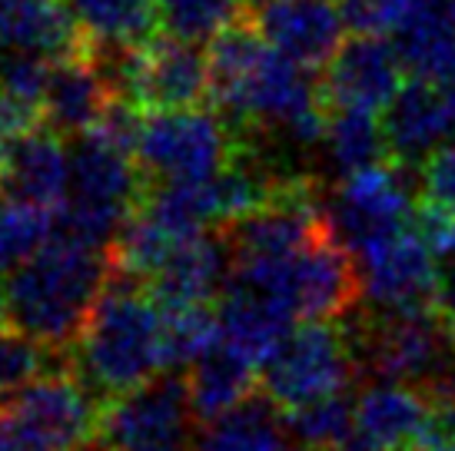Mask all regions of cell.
<instances>
[{
    "mask_svg": "<svg viewBox=\"0 0 455 451\" xmlns=\"http://www.w3.org/2000/svg\"><path fill=\"white\" fill-rule=\"evenodd\" d=\"M87 51H140L164 34L156 0H64Z\"/></svg>",
    "mask_w": 455,
    "mask_h": 451,
    "instance_id": "7402d4cb",
    "label": "cell"
},
{
    "mask_svg": "<svg viewBox=\"0 0 455 451\" xmlns=\"http://www.w3.org/2000/svg\"><path fill=\"white\" fill-rule=\"evenodd\" d=\"M439 309L445 313L449 326L455 332V265L443 276V286H439Z\"/></svg>",
    "mask_w": 455,
    "mask_h": 451,
    "instance_id": "d590c367",
    "label": "cell"
},
{
    "mask_svg": "<svg viewBox=\"0 0 455 451\" xmlns=\"http://www.w3.org/2000/svg\"><path fill=\"white\" fill-rule=\"evenodd\" d=\"M286 422L296 445L309 451L339 448L355 439V399L349 392H336L299 408H286Z\"/></svg>",
    "mask_w": 455,
    "mask_h": 451,
    "instance_id": "83f0119b",
    "label": "cell"
},
{
    "mask_svg": "<svg viewBox=\"0 0 455 451\" xmlns=\"http://www.w3.org/2000/svg\"><path fill=\"white\" fill-rule=\"evenodd\" d=\"M233 4H236V7H240V13H243V7H246V0H233Z\"/></svg>",
    "mask_w": 455,
    "mask_h": 451,
    "instance_id": "b9f144b4",
    "label": "cell"
},
{
    "mask_svg": "<svg viewBox=\"0 0 455 451\" xmlns=\"http://www.w3.org/2000/svg\"><path fill=\"white\" fill-rule=\"evenodd\" d=\"M213 110L240 139L276 133L292 146L326 143L329 103L323 83L299 60L276 51L240 13L210 40Z\"/></svg>",
    "mask_w": 455,
    "mask_h": 451,
    "instance_id": "6da1fadb",
    "label": "cell"
},
{
    "mask_svg": "<svg viewBox=\"0 0 455 451\" xmlns=\"http://www.w3.org/2000/svg\"><path fill=\"white\" fill-rule=\"evenodd\" d=\"M419 186L432 202H443L449 210H455V139L443 143L439 150H432L426 160H422V170H419Z\"/></svg>",
    "mask_w": 455,
    "mask_h": 451,
    "instance_id": "e575fe53",
    "label": "cell"
},
{
    "mask_svg": "<svg viewBox=\"0 0 455 451\" xmlns=\"http://www.w3.org/2000/svg\"><path fill=\"white\" fill-rule=\"evenodd\" d=\"M240 146V137L210 107L147 110L137 139V166L147 183L210 179Z\"/></svg>",
    "mask_w": 455,
    "mask_h": 451,
    "instance_id": "8992f818",
    "label": "cell"
},
{
    "mask_svg": "<svg viewBox=\"0 0 455 451\" xmlns=\"http://www.w3.org/2000/svg\"><path fill=\"white\" fill-rule=\"evenodd\" d=\"M233 273V256L220 229H203L180 242L166 265L150 279V292L160 305L213 302Z\"/></svg>",
    "mask_w": 455,
    "mask_h": 451,
    "instance_id": "ffe728a7",
    "label": "cell"
},
{
    "mask_svg": "<svg viewBox=\"0 0 455 451\" xmlns=\"http://www.w3.org/2000/svg\"><path fill=\"white\" fill-rule=\"evenodd\" d=\"M164 34L190 44H210L223 27L240 17L233 0H156Z\"/></svg>",
    "mask_w": 455,
    "mask_h": 451,
    "instance_id": "4dcf8cb0",
    "label": "cell"
},
{
    "mask_svg": "<svg viewBox=\"0 0 455 451\" xmlns=\"http://www.w3.org/2000/svg\"><path fill=\"white\" fill-rule=\"evenodd\" d=\"M405 67L395 44L382 34H355L342 40L332 60L323 67V93L329 107L382 110L403 87Z\"/></svg>",
    "mask_w": 455,
    "mask_h": 451,
    "instance_id": "5bb4252c",
    "label": "cell"
},
{
    "mask_svg": "<svg viewBox=\"0 0 455 451\" xmlns=\"http://www.w3.org/2000/svg\"><path fill=\"white\" fill-rule=\"evenodd\" d=\"M286 408L276 405L263 389L253 392L236 408L203 425L193 451H296Z\"/></svg>",
    "mask_w": 455,
    "mask_h": 451,
    "instance_id": "603a6c76",
    "label": "cell"
},
{
    "mask_svg": "<svg viewBox=\"0 0 455 451\" xmlns=\"http://www.w3.org/2000/svg\"><path fill=\"white\" fill-rule=\"evenodd\" d=\"M51 67H53V57H47V53L4 47L0 51V90L11 93V97H20V100L44 107Z\"/></svg>",
    "mask_w": 455,
    "mask_h": 451,
    "instance_id": "1f68e13d",
    "label": "cell"
},
{
    "mask_svg": "<svg viewBox=\"0 0 455 451\" xmlns=\"http://www.w3.org/2000/svg\"><path fill=\"white\" fill-rule=\"evenodd\" d=\"M429 242L409 226L382 249L359 263L363 292L376 309H416L439 302V269Z\"/></svg>",
    "mask_w": 455,
    "mask_h": 451,
    "instance_id": "9a60e30c",
    "label": "cell"
},
{
    "mask_svg": "<svg viewBox=\"0 0 455 451\" xmlns=\"http://www.w3.org/2000/svg\"><path fill=\"white\" fill-rule=\"evenodd\" d=\"M187 382H190V401L200 425H210L213 418L236 408L240 401L263 389L259 376H256V365L223 342L206 349L187 368Z\"/></svg>",
    "mask_w": 455,
    "mask_h": 451,
    "instance_id": "cb8c5ba5",
    "label": "cell"
},
{
    "mask_svg": "<svg viewBox=\"0 0 455 451\" xmlns=\"http://www.w3.org/2000/svg\"><path fill=\"white\" fill-rule=\"evenodd\" d=\"M37 51L67 57L84 47L64 0H0V51Z\"/></svg>",
    "mask_w": 455,
    "mask_h": 451,
    "instance_id": "d4e9b609",
    "label": "cell"
},
{
    "mask_svg": "<svg viewBox=\"0 0 455 451\" xmlns=\"http://www.w3.org/2000/svg\"><path fill=\"white\" fill-rule=\"evenodd\" d=\"M0 422H4V405H0Z\"/></svg>",
    "mask_w": 455,
    "mask_h": 451,
    "instance_id": "7bdbcfd3",
    "label": "cell"
},
{
    "mask_svg": "<svg viewBox=\"0 0 455 451\" xmlns=\"http://www.w3.org/2000/svg\"><path fill=\"white\" fill-rule=\"evenodd\" d=\"M114 97L116 93L100 70L97 57L87 47H80V51L53 60L47 93H44V120L60 137L74 139L100 120V113Z\"/></svg>",
    "mask_w": 455,
    "mask_h": 451,
    "instance_id": "ac0fdd59",
    "label": "cell"
},
{
    "mask_svg": "<svg viewBox=\"0 0 455 451\" xmlns=\"http://www.w3.org/2000/svg\"><path fill=\"white\" fill-rule=\"evenodd\" d=\"M412 0H339L346 27L353 34H389L403 24Z\"/></svg>",
    "mask_w": 455,
    "mask_h": 451,
    "instance_id": "d6a6232c",
    "label": "cell"
},
{
    "mask_svg": "<svg viewBox=\"0 0 455 451\" xmlns=\"http://www.w3.org/2000/svg\"><path fill=\"white\" fill-rule=\"evenodd\" d=\"M143 189L137 156L87 130L70 143V183L57 206V229L110 249L120 226L137 213Z\"/></svg>",
    "mask_w": 455,
    "mask_h": 451,
    "instance_id": "5b68a950",
    "label": "cell"
},
{
    "mask_svg": "<svg viewBox=\"0 0 455 451\" xmlns=\"http://www.w3.org/2000/svg\"><path fill=\"white\" fill-rule=\"evenodd\" d=\"M429 451H455V441H445V445H439V448H429Z\"/></svg>",
    "mask_w": 455,
    "mask_h": 451,
    "instance_id": "60d3db41",
    "label": "cell"
},
{
    "mask_svg": "<svg viewBox=\"0 0 455 451\" xmlns=\"http://www.w3.org/2000/svg\"><path fill=\"white\" fill-rule=\"evenodd\" d=\"M70 355L74 372L103 401L164 372V305L150 286L114 265Z\"/></svg>",
    "mask_w": 455,
    "mask_h": 451,
    "instance_id": "3957f363",
    "label": "cell"
},
{
    "mask_svg": "<svg viewBox=\"0 0 455 451\" xmlns=\"http://www.w3.org/2000/svg\"><path fill=\"white\" fill-rule=\"evenodd\" d=\"M339 319H306L292 328L269 362L259 368V385L283 408H299L336 392H349L359 376L353 338Z\"/></svg>",
    "mask_w": 455,
    "mask_h": 451,
    "instance_id": "52a82bcc",
    "label": "cell"
},
{
    "mask_svg": "<svg viewBox=\"0 0 455 451\" xmlns=\"http://www.w3.org/2000/svg\"><path fill=\"white\" fill-rule=\"evenodd\" d=\"M103 399L74 365L53 368L4 399V425L24 451H70L97 435Z\"/></svg>",
    "mask_w": 455,
    "mask_h": 451,
    "instance_id": "ba28073f",
    "label": "cell"
},
{
    "mask_svg": "<svg viewBox=\"0 0 455 451\" xmlns=\"http://www.w3.org/2000/svg\"><path fill=\"white\" fill-rule=\"evenodd\" d=\"M382 133L389 160L405 166H422V160L443 143L455 139V87L409 76L382 107Z\"/></svg>",
    "mask_w": 455,
    "mask_h": 451,
    "instance_id": "7c38bea8",
    "label": "cell"
},
{
    "mask_svg": "<svg viewBox=\"0 0 455 451\" xmlns=\"http://www.w3.org/2000/svg\"><path fill=\"white\" fill-rule=\"evenodd\" d=\"M432 401L416 385L379 378L355 399V439L369 451L422 448Z\"/></svg>",
    "mask_w": 455,
    "mask_h": 451,
    "instance_id": "e0dca14e",
    "label": "cell"
},
{
    "mask_svg": "<svg viewBox=\"0 0 455 451\" xmlns=\"http://www.w3.org/2000/svg\"><path fill=\"white\" fill-rule=\"evenodd\" d=\"M110 269L114 259L107 246L53 229L27 263L11 269L4 319L51 349H74Z\"/></svg>",
    "mask_w": 455,
    "mask_h": 451,
    "instance_id": "7a4b0ae2",
    "label": "cell"
},
{
    "mask_svg": "<svg viewBox=\"0 0 455 451\" xmlns=\"http://www.w3.org/2000/svg\"><path fill=\"white\" fill-rule=\"evenodd\" d=\"M57 210L0 193V265L11 273L53 236Z\"/></svg>",
    "mask_w": 455,
    "mask_h": 451,
    "instance_id": "f1b7e54d",
    "label": "cell"
},
{
    "mask_svg": "<svg viewBox=\"0 0 455 451\" xmlns=\"http://www.w3.org/2000/svg\"><path fill=\"white\" fill-rule=\"evenodd\" d=\"M412 229L429 242V249L439 259H452L455 256V210L419 196L416 213H412Z\"/></svg>",
    "mask_w": 455,
    "mask_h": 451,
    "instance_id": "836d02e7",
    "label": "cell"
},
{
    "mask_svg": "<svg viewBox=\"0 0 455 451\" xmlns=\"http://www.w3.org/2000/svg\"><path fill=\"white\" fill-rule=\"evenodd\" d=\"M70 451H114L107 441L100 439V435H93V439H87V441H80L76 448H70Z\"/></svg>",
    "mask_w": 455,
    "mask_h": 451,
    "instance_id": "8d00e7d4",
    "label": "cell"
},
{
    "mask_svg": "<svg viewBox=\"0 0 455 451\" xmlns=\"http://www.w3.org/2000/svg\"><path fill=\"white\" fill-rule=\"evenodd\" d=\"M243 13L276 51L309 70L326 67L346 34L339 0H246Z\"/></svg>",
    "mask_w": 455,
    "mask_h": 451,
    "instance_id": "4fadbf2b",
    "label": "cell"
},
{
    "mask_svg": "<svg viewBox=\"0 0 455 451\" xmlns=\"http://www.w3.org/2000/svg\"><path fill=\"white\" fill-rule=\"evenodd\" d=\"M64 365H74L70 349H51L40 338L27 336L24 328L0 319V401Z\"/></svg>",
    "mask_w": 455,
    "mask_h": 451,
    "instance_id": "4316f807",
    "label": "cell"
},
{
    "mask_svg": "<svg viewBox=\"0 0 455 451\" xmlns=\"http://www.w3.org/2000/svg\"><path fill=\"white\" fill-rule=\"evenodd\" d=\"M405 170H409L405 163L382 160L369 170L349 173L336 189V196L326 200L329 229L353 252L355 263H363L366 256L382 249L412 226L416 200Z\"/></svg>",
    "mask_w": 455,
    "mask_h": 451,
    "instance_id": "30bf717a",
    "label": "cell"
},
{
    "mask_svg": "<svg viewBox=\"0 0 455 451\" xmlns=\"http://www.w3.org/2000/svg\"><path fill=\"white\" fill-rule=\"evenodd\" d=\"M359 368L376 378L416 385L429 399L455 395V332L439 302L416 309H379L353 336Z\"/></svg>",
    "mask_w": 455,
    "mask_h": 451,
    "instance_id": "277c9868",
    "label": "cell"
},
{
    "mask_svg": "<svg viewBox=\"0 0 455 451\" xmlns=\"http://www.w3.org/2000/svg\"><path fill=\"white\" fill-rule=\"evenodd\" d=\"M124 97L143 110H187L206 107L213 97L210 53L200 44L160 34L133 53Z\"/></svg>",
    "mask_w": 455,
    "mask_h": 451,
    "instance_id": "8fae6325",
    "label": "cell"
},
{
    "mask_svg": "<svg viewBox=\"0 0 455 451\" xmlns=\"http://www.w3.org/2000/svg\"><path fill=\"white\" fill-rule=\"evenodd\" d=\"M329 451H369V448L359 439H353V441H346V445H339V448H329Z\"/></svg>",
    "mask_w": 455,
    "mask_h": 451,
    "instance_id": "ab89813d",
    "label": "cell"
},
{
    "mask_svg": "<svg viewBox=\"0 0 455 451\" xmlns=\"http://www.w3.org/2000/svg\"><path fill=\"white\" fill-rule=\"evenodd\" d=\"M0 451H24L17 441H13V435L7 431V425H4V422H0Z\"/></svg>",
    "mask_w": 455,
    "mask_h": 451,
    "instance_id": "74e56055",
    "label": "cell"
},
{
    "mask_svg": "<svg viewBox=\"0 0 455 451\" xmlns=\"http://www.w3.org/2000/svg\"><path fill=\"white\" fill-rule=\"evenodd\" d=\"M196 425L187 372L164 368L137 389L103 401L97 435L114 451H193Z\"/></svg>",
    "mask_w": 455,
    "mask_h": 451,
    "instance_id": "9c48e42d",
    "label": "cell"
},
{
    "mask_svg": "<svg viewBox=\"0 0 455 451\" xmlns=\"http://www.w3.org/2000/svg\"><path fill=\"white\" fill-rule=\"evenodd\" d=\"M395 51L405 76H426L455 87V4L412 0L403 24L395 27Z\"/></svg>",
    "mask_w": 455,
    "mask_h": 451,
    "instance_id": "44dd1931",
    "label": "cell"
},
{
    "mask_svg": "<svg viewBox=\"0 0 455 451\" xmlns=\"http://www.w3.org/2000/svg\"><path fill=\"white\" fill-rule=\"evenodd\" d=\"M326 146L332 163L342 176L369 170V166L389 160L386 133H382L379 110L366 107H329Z\"/></svg>",
    "mask_w": 455,
    "mask_h": 451,
    "instance_id": "484cf974",
    "label": "cell"
},
{
    "mask_svg": "<svg viewBox=\"0 0 455 451\" xmlns=\"http://www.w3.org/2000/svg\"><path fill=\"white\" fill-rule=\"evenodd\" d=\"M216 319H220V342L240 352L243 359H250L256 368H263L269 355L299 326L290 305L246 286H236V282H227L223 289Z\"/></svg>",
    "mask_w": 455,
    "mask_h": 451,
    "instance_id": "d6986e66",
    "label": "cell"
},
{
    "mask_svg": "<svg viewBox=\"0 0 455 451\" xmlns=\"http://www.w3.org/2000/svg\"><path fill=\"white\" fill-rule=\"evenodd\" d=\"M4 302H7V269L0 265V319H4Z\"/></svg>",
    "mask_w": 455,
    "mask_h": 451,
    "instance_id": "f35d334b",
    "label": "cell"
},
{
    "mask_svg": "<svg viewBox=\"0 0 455 451\" xmlns=\"http://www.w3.org/2000/svg\"><path fill=\"white\" fill-rule=\"evenodd\" d=\"M53 126L40 123L0 146V193L57 210L70 183V150Z\"/></svg>",
    "mask_w": 455,
    "mask_h": 451,
    "instance_id": "2e32d148",
    "label": "cell"
},
{
    "mask_svg": "<svg viewBox=\"0 0 455 451\" xmlns=\"http://www.w3.org/2000/svg\"><path fill=\"white\" fill-rule=\"evenodd\" d=\"M403 451H422V448H403Z\"/></svg>",
    "mask_w": 455,
    "mask_h": 451,
    "instance_id": "ee69618b",
    "label": "cell"
},
{
    "mask_svg": "<svg viewBox=\"0 0 455 451\" xmlns=\"http://www.w3.org/2000/svg\"><path fill=\"white\" fill-rule=\"evenodd\" d=\"M220 342V319L210 302L164 305V362L166 368H190Z\"/></svg>",
    "mask_w": 455,
    "mask_h": 451,
    "instance_id": "f546056e",
    "label": "cell"
},
{
    "mask_svg": "<svg viewBox=\"0 0 455 451\" xmlns=\"http://www.w3.org/2000/svg\"><path fill=\"white\" fill-rule=\"evenodd\" d=\"M452 4H455V0H452Z\"/></svg>",
    "mask_w": 455,
    "mask_h": 451,
    "instance_id": "f6af8a7d",
    "label": "cell"
}]
</instances>
